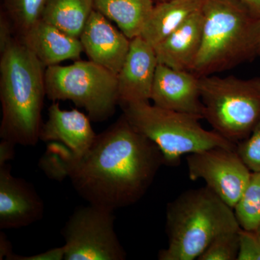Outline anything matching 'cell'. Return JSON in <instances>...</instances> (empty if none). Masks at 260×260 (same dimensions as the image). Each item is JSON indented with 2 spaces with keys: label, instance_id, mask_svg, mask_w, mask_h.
Wrapping results in <instances>:
<instances>
[{
  "label": "cell",
  "instance_id": "obj_1",
  "mask_svg": "<svg viewBox=\"0 0 260 260\" xmlns=\"http://www.w3.org/2000/svg\"><path fill=\"white\" fill-rule=\"evenodd\" d=\"M164 165L158 146L121 117L78 155L57 142L48 143L39 166L48 177L69 178L89 204L112 210L133 205L146 194Z\"/></svg>",
  "mask_w": 260,
  "mask_h": 260
},
{
  "label": "cell",
  "instance_id": "obj_2",
  "mask_svg": "<svg viewBox=\"0 0 260 260\" xmlns=\"http://www.w3.org/2000/svg\"><path fill=\"white\" fill-rule=\"evenodd\" d=\"M20 39L1 52L0 100L3 118L0 138L15 145H37L47 96L45 70Z\"/></svg>",
  "mask_w": 260,
  "mask_h": 260
},
{
  "label": "cell",
  "instance_id": "obj_3",
  "mask_svg": "<svg viewBox=\"0 0 260 260\" xmlns=\"http://www.w3.org/2000/svg\"><path fill=\"white\" fill-rule=\"evenodd\" d=\"M240 229L234 210L210 188L189 189L167 205L169 244L158 259H198L214 239Z\"/></svg>",
  "mask_w": 260,
  "mask_h": 260
},
{
  "label": "cell",
  "instance_id": "obj_4",
  "mask_svg": "<svg viewBox=\"0 0 260 260\" xmlns=\"http://www.w3.org/2000/svg\"><path fill=\"white\" fill-rule=\"evenodd\" d=\"M203 42L192 73L213 75L259 56L258 19L240 0H204Z\"/></svg>",
  "mask_w": 260,
  "mask_h": 260
},
{
  "label": "cell",
  "instance_id": "obj_5",
  "mask_svg": "<svg viewBox=\"0 0 260 260\" xmlns=\"http://www.w3.org/2000/svg\"><path fill=\"white\" fill-rule=\"evenodd\" d=\"M121 107L128 122L158 146L164 165L178 166L183 155L207 149L237 148L236 143L215 130L205 129L197 116L162 109L149 102L124 104Z\"/></svg>",
  "mask_w": 260,
  "mask_h": 260
},
{
  "label": "cell",
  "instance_id": "obj_6",
  "mask_svg": "<svg viewBox=\"0 0 260 260\" xmlns=\"http://www.w3.org/2000/svg\"><path fill=\"white\" fill-rule=\"evenodd\" d=\"M200 92L203 119L233 143L247 138L260 122V78L205 75Z\"/></svg>",
  "mask_w": 260,
  "mask_h": 260
},
{
  "label": "cell",
  "instance_id": "obj_7",
  "mask_svg": "<svg viewBox=\"0 0 260 260\" xmlns=\"http://www.w3.org/2000/svg\"><path fill=\"white\" fill-rule=\"evenodd\" d=\"M45 85L48 99L70 101L97 122L110 118L119 102L116 75L90 60L48 67Z\"/></svg>",
  "mask_w": 260,
  "mask_h": 260
},
{
  "label": "cell",
  "instance_id": "obj_8",
  "mask_svg": "<svg viewBox=\"0 0 260 260\" xmlns=\"http://www.w3.org/2000/svg\"><path fill=\"white\" fill-rule=\"evenodd\" d=\"M114 211L92 204L77 208L61 230L64 260L126 259L114 229Z\"/></svg>",
  "mask_w": 260,
  "mask_h": 260
},
{
  "label": "cell",
  "instance_id": "obj_9",
  "mask_svg": "<svg viewBox=\"0 0 260 260\" xmlns=\"http://www.w3.org/2000/svg\"><path fill=\"white\" fill-rule=\"evenodd\" d=\"M186 166L191 180H204L206 186L233 209L251 174L236 149L217 147L189 154Z\"/></svg>",
  "mask_w": 260,
  "mask_h": 260
},
{
  "label": "cell",
  "instance_id": "obj_10",
  "mask_svg": "<svg viewBox=\"0 0 260 260\" xmlns=\"http://www.w3.org/2000/svg\"><path fill=\"white\" fill-rule=\"evenodd\" d=\"M44 214V201L32 184L14 177L10 164L0 166V229L28 226Z\"/></svg>",
  "mask_w": 260,
  "mask_h": 260
},
{
  "label": "cell",
  "instance_id": "obj_11",
  "mask_svg": "<svg viewBox=\"0 0 260 260\" xmlns=\"http://www.w3.org/2000/svg\"><path fill=\"white\" fill-rule=\"evenodd\" d=\"M158 61L153 46L140 36L131 39L117 78L119 105L148 102Z\"/></svg>",
  "mask_w": 260,
  "mask_h": 260
},
{
  "label": "cell",
  "instance_id": "obj_12",
  "mask_svg": "<svg viewBox=\"0 0 260 260\" xmlns=\"http://www.w3.org/2000/svg\"><path fill=\"white\" fill-rule=\"evenodd\" d=\"M150 100L154 105L203 119L200 77L192 72L158 64Z\"/></svg>",
  "mask_w": 260,
  "mask_h": 260
},
{
  "label": "cell",
  "instance_id": "obj_13",
  "mask_svg": "<svg viewBox=\"0 0 260 260\" xmlns=\"http://www.w3.org/2000/svg\"><path fill=\"white\" fill-rule=\"evenodd\" d=\"M89 59L117 75L125 60L130 39L93 10L80 37Z\"/></svg>",
  "mask_w": 260,
  "mask_h": 260
},
{
  "label": "cell",
  "instance_id": "obj_14",
  "mask_svg": "<svg viewBox=\"0 0 260 260\" xmlns=\"http://www.w3.org/2000/svg\"><path fill=\"white\" fill-rule=\"evenodd\" d=\"M88 115L78 109L64 110L58 102L48 109L47 120L41 128L40 140L62 143L73 153L80 155L93 145L97 135Z\"/></svg>",
  "mask_w": 260,
  "mask_h": 260
},
{
  "label": "cell",
  "instance_id": "obj_15",
  "mask_svg": "<svg viewBox=\"0 0 260 260\" xmlns=\"http://www.w3.org/2000/svg\"><path fill=\"white\" fill-rule=\"evenodd\" d=\"M204 16L202 9L154 47L159 64L192 72L203 42Z\"/></svg>",
  "mask_w": 260,
  "mask_h": 260
},
{
  "label": "cell",
  "instance_id": "obj_16",
  "mask_svg": "<svg viewBox=\"0 0 260 260\" xmlns=\"http://www.w3.org/2000/svg\"><path fill=\"white\" fill-rule=\"evenodd\" d=\"M20 40L45 68L69 59H80L83 51L80 39L65 34L42 20L20 36Z\"/></svg>",
  "mask_w": 260,
  "mask_h": 260
},
{
  "label": "cell",
  "instance_id": "obj_17",
  "mask_svg": "<svg viewBox=\"0 0 260 260\" xmlns=\"http://www.w3.org/2000/svg\"><path fill=\"white\" fill-rule=\"evenodd\" d=\"M204 0H167L154 5L140 37L155 47L202 9Z\"/></svg>",
  "mask_w": 260,
  "mask_h": 260
},
{
  "label": "cell",
  "instance_id": "obj_18",
  "mask_svg": "<svg viewBox=\"0 0 260 260\" xmlns=\"http://www.w3.org/2000/svg\"><path fill=\"white\" fill-rule=\"evenodd\" d=\"M93 5L131 40L141 35L155 5L153 0H93Z\"/></svg>",
  "mask_w": 260,
  "mask_h": 260
},
{
  "label": "cell",
  "instance_id": "obj_19",
  "mask_svg": "<svg viewBox=\"0 0 260 260\" xmlns=\"http://www.w3.org/2000/svg\"><path fill=\"white\" fill-rule=\"evenodd\" d=\"M93 10V0H47L41 20L80 39Z\"/></svg>",
  "mask_w": 260,
  "mask_h": 260
},
{
  "label": "cell",
  "instance_id": "obj_20",
  "mask_svg": "<svg viewBox=\"0 0 260 260\" xmlns=\"http://www.w3.org/2000/svg\"><path fill=\"white\" fill-rule=\"evenodd\" d=\"M242 229L254 231L260 224V172H251L245 190L234 208Z\"/></svg>",
  "mask_w": 260,
  "mask_h": 260
},
{
  "label": "cell",
  "instance_id": "obj_21",
  "mask_svg": "<svg viewBox=\"0 0 260 260\" xmlns=\"http://www.w3.org/2000/svg\"><path fill=\"white\" fill-rule=\"evenodd\" d=\"M47 0H5V12L19 37L25 34L41 16Z\"/></svg>",
  "mask_w": 260,
  "mask_h": 260
},
{
  "label": "cell",
  "instance_id": "obj_22",
  "mask_svg": "<svg viewBox=\"0 0 260 260\" xmlns=\"http://www.w3.org/2000/svg\"><path fill=\"white\" fill-rule=\"evenodd\" d=\"M239 230L225 233L214 239L198 260H237Z\"/></svg>",
  "mask_w": 260,
  "mask_h": 260
},
{
  "label": "cell",
  "instance_id": "obj_23",
  "mask_svg": "<svg viewBox=\"0 0 260 260\" xmlns=\"http://www.w3.org/2000/svg\"><path fill=\"white\" fill-rule=\"evenodd\" d=\"M238 155L252 172H260V122L246 139L237 143Z\"/></svg>",
  "mask_w": 260,
  "mask_h": 260
},
{
  "label": "cell",
  "instance_id": "obj_24",
  "mask_svg": "<svg viewBox=\"0 0 260 260\" xmlns=\"http://www.w3.org/2000/svg\"><path fill=\"white\" fill-rule=\"evenodd\" d=\"M237 260H260V241L253 231L239 230Z\"/></svg>",
  "mask_w": 260,
  "mask_h": 260
},
{
  "label": "cell",
  "instance_id": "obj_25",
  "mask_svg": "<svg viewBox=\"0 0 260 260\" xmlns=\"http://www.w3.org/2000/svg\"><path fill=\"white\" fill-rule=\"evenodd\" d=\"M64 247L62 246L53 248L35 255L20 256L14 254L11 256L10 260H62L64 259Z\"/></svg>",
  "mask_w": 260,
  "mask_h": 260
},
{
  "label": "cell",
  "instance_id": "obj_26",
  "mask_svg": "<svg viewBox=\"0 0 260 260\" xmlns=\"http://www.w3.org/2000/svg\"><path fill=\"white\" fill-rule=\"evenodd\" d=\"M13 30V23L4 11V13H2L0 20V52L13 42L14 39L12 37Z\"/></svg>",
  "mask_w": 260,
  "mask_h": 260
},
{
  "label": "cell",
  "instance_id": "obj_27",
  "mask_svg": "<svg viewBox=\"0 0 260 260\" xmlns=\"http://www.w3.org/2000/svg\"><path fill=\"white\" fill-rule=\"evenodd\" d=\"M15 143L8 140L2 139L0 143V166L8 164L15 157Z\"/></svg>",
  "mask_w": 260,
  "mask_h": 260
},
{
  "label": "cell",
  "instance_id": "obj_28",
  "mask_svg": "<svg viewBox=\"0 0 260 260\" xmlns=\"http://www.w3.org/2000/svg\"><path fill=\"white\" fill-rule=\"evenodd\" d=\"M14 254L12 244L4 233L0 232V259L10 260L11 256Z\"/></svg>",
  "mask_w": 260,
  "mask_h": 260
},
{
  "label": "cell",
  "instance_id": "obj_29",
  "mask_svg": "<svg viewBox=\"0 0 260 260\" xmlns=\"http://www.w3.org/2000/svg\"><path fill=\"white\" fill-rule=\"evenodd\" d=\"M246 5L254 18L260 19V0H240Z\"/></svg>",
  "mask_w": 260,
  "mask_h": 260
},
{
  "label": "cell",
  "instance_id": "obj_30",
  "mask_svg": "<svg viewBox=\"0 0 260 260\" xmlns=\"http://www.w3.org/2000/svg\"><path fill=\"white\" fill-rule=\"evenodd\" d=\"M253 232L255 233L256 237H257L258 239H259V240L260 241V224L256 228L255 230L253 231Z\"/></svg>",
  "mask_w": 260,
  "mask_h": 260
},
{
  "label": "cell",
  "instance_id": "obj_31",
  "mask_svg": "<svg viewBox=\"0 0 260 260\" xmlns=\"http://www.w3.org/2000/svg\"><path fill=\"white\" fill-rule=\"evenodd\" d=\"M258 30H259V56H260V19L258 20Z\"/></svg>",
  "mask_w": 260,
  "mask_h": 260
},
{
  "label": "cell",
  "instance_id": "obj_32",
  "mask_svg": "<svg viewBox=\"0 0 260 260\" xmlns=\"http://www.w3.org/2000/svg\"><path fill=\"white\" fill-rule=\"evenodd\" d=\"M157 3H159V2H164V1H167V0H156Z\"/></svg>",
  "mask_w": 260,
  "mask_h": 260
}]
</instances>
